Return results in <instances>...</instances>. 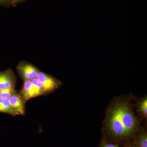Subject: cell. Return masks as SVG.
<instances>
[{
  "mask_svg": "<svg viewBox=\"0 0 147 147\" xmlns=\"http://www.w3.org/2000/svg\"><path fill=\"white\" fill-rule=\"evenodd\" d=\"M129 97H118L110 103L103 123V139L123 145L132 141L141 128Z\"/></svg>",
  "mask_w": 147,
  "mask_h": 147,
  "instance_id": "obj_1",
  "label": "cell"
},
{
  "mask_svg": "<svg viewBox=\"0 0 147 147\" xmlns=\"http://www.w3.org/2000/svg\"><path fill=\"white\" fill-rule=\"evenodd\" d=\"M37 78L42 83L45 94L55 91L62 85V83L55 77L44 72L39 71Z\"/></svg>",
  "mask_w": 147,
  "mask_h": 147,
  "instance_id": "obj_2",
  "label": "cell"
},
{
  "mask_svg": "<svg viewBox=\"0 0 147 147\" xmlns=\"http://www.w3.org/2000/svg\"><path fill=\"white\" fill-rule=\"evenodd\" d=\"M17 71L24 81L36 78L40 71L36 67L26 61L20 62L17 66Z\"/></svg>",
  "mask_w": 147,
  "mask_h": 147,
  "instance_id": "obj_3",
  "label": "cell"
},
{
  "mask_svg": "<svg viewBox=\"0 0 147 147\" xmlns=\"http://www.w3.org/2000/svg\"><path fill=\"white\" fill-rule=\"evenodd\" d=\"M16 77L11 69L0 71V90L15 89Z\"/></svg>",
  "mask_w": 147,
  "mask_h": 147,
  "instance_id": "obj_4",
  "label": "cell"
},
{
  "mask_svg": "<svg viewBox=\"0 0 147 147\" xmlns=\"http://www.w3.org/2000/svg\"><path fill=\"white\" fill-rule=\"evenodd\" d=\"M10 105L15 110L16 115H24L25 113V101L20 94L16 91L8 98Z\"/></svg>",
  "mask_w": 147,
  "mask_h": 147,
  "instance_id": "obj_5",
  "label": "cell"
},
{
  "mask_svg": "<svg viewBox=\"0 0 147 147\" xmlns=\"http://www.w3.org/2000/svg\"><path fill=\"white\" fill-rule=\"evenodd\" d=\"M23 88L20 95L25 102L30 99L36 97L32 86L31 80L24 81Z\"/></svg>",
  "mask_w": 147,
  "mask_h": 147,
  "instance_id": "obj_6",
  "label": "cell"
},
{
  "mask_svg": "<svg viewBox=\"0 0 147 147\" xmlns=\"http://www.w3.org/2000/svg\"><path fill=\"white\" fill-rule=\"evenodd\" d=\"M131 142L137 147H147V132L146 128L141 129Z\"/></svg>",
  "mask_w": 147,
  "mask_h": 147,
  "instance_id": "obj_7",
  "label": "cell"
},
{
  "mask_svg": "<svg viewBox=\"0 0 147 147\" xmlns=\"http://www.w3.org/2000/svg\"><path fill=\"white\" fill-rule=\"evenodd\" d=\"M136 108L137 112L142 117L146 120L147 118V96L137 100Z\"/></svg>",
  "mask_w": 147,
  "mask_h": 147,
  "instance_id": "obj_8",
  "label": "cell"
},
{
  "mask_svg": "<svg viewBox=\"0 0 147 147\" xmlns=\"http://www.w3.org/2000/svg\"><path fill=\"white\" fill-rule=\"evenodd\" d=\"M0 113L13 116L17 115L15 110L10 105L8 99L0 98Z\"/></svg>",
  "mask_w": 147,
  "mask_h": 147,
  "instance_id": "obj_9",
  "label": "cell"
},
{
  "mask_svg": "<svg viewBox=\"0 0 147 147\" xmlns=\"http://www.w3.org/2000/svg\"><path fill=\"white\" fill-rule=\"evenodd\" d=\"M33 89L36 96L45 94V92L44 87L38 79L37 78L31 80Z\"/></svg>",
  "mask_w": 147,
  "mask_h": 147,
  "instance_id": "obj_10",
  "label": "cell"
},
{
  "mask_svg": "<svg viewBox=\"0 0 147 147\" xmlns=\"http://www.w3.org/2000/svg\"><path fill=\"white\" fill-rule=\"evenodd\" d=\"M15 91V89H11L0 90V98L8 99Z\"/></svg>",
  "mask_w": 147,
  "mask_h": 147,
  "instance_id": "obj_11",
  "label": "cell"
},
{
  "mask_svg": "<svg viewBox=\"0 0 147 147\" xmlns=\"http://www.w3.org/2000/svg\"><path fill=\"white\" fill-rule=\"evenodd\" d=\"M99 147H120L119 144L110 142L103 139L100 142Z\"/></svg>",
  "mask_w": 147,
  "mask_h": 147,
  "instance_id": "obj_12",
  "label": "cell"
},
{
  "mask_svg": "<svg viewBox=\"0 0 147 147\" xmlns=\"http://www.w3.org/2000/svg\"><path fill=\"white\" fill-rule=\"evenodd\" d=\"M12 0H0V6L8 7L11 6Z\"/></svg>",
  "mask_w": 147,
  "mask_h": 147,
  "instance_id": "obj_13",
  "label": "cell"
},
{
  "mask_svg": "<svg viewBox=\"0 0 147 147\" xmlns=\"http://www.w3.org/2000/svg\"><path fill=\"white\" fill-rule=\"evenodd\" d=\"M26 1V0H12L11 6L13 7H15L18 4L24 2V1Z\"/></svg>",
  "mask_w": 147,
  "mask_h": 147,
  "instance_id": "obj_14",
  "label": "cell"
},
{
  "mask_svg": "<svg viewBox=\"0 0 147 147\" xmlns=\"http://www.w3.org/2000/svg\"><path fill=\"white\" fill-rule=\"evenodd\" d=\"M124 147H137L132 142H129L123 145Z\"/></svg>",
  "mask_w": 147,
  "mask_h": 147,
  "instance_id": "obj_15",
  "label": "cell"
}]
</instances>
